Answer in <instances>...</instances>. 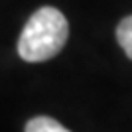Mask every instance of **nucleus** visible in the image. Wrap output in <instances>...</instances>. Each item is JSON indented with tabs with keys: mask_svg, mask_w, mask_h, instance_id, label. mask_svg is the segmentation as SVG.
I'll return each instance as SVG.
<instances>
[{
	"mask_svg": "<svg viewBox=\"0 0 132 132\" xmlns=\"http://www.w3.org/2000/svg\"><path fill=\"white\" fill-rule=\"evenodd\" d=\"M69 38L67 18L53 6H44L32 14L26 22L20 39L18 53L24 61L39 63L59 53Z\"/></svg>",
	"mask_w": 132,
	"mask_h": 132,
	"instance_id": "nucleus-1",
	"label": "nucleus"
},
{
	"mask_svg": "<svg viewBox=\"0 0 132 132\" xmlns=\"http://www.w3.org/2000/svg\"><path fill=\"white\" fill-rule=\"evenodd\" d=\"M24 132H71L65 126H61L57 120L50 118V116H36L26 124Z\"/></svg>",
	"mask_w": 132,
	"mask_h": 132,
	"instance_id": "nucleus-2",
	"label": "nucleus"
},
{
	"mask_svg": "<svg viewBox=\"0 0 132 132\" xmlns=\"http://www.w3.org/2000/svg\"><path fill=\"white\" fill-rule=\"evenodd\" d=\"M116 39L124 50V53L132 59V16H126L120 20L118 28H116Z\"/></svg>",
	"mask_w": 132,
	"mask_h": 132,
	"instance_id": "nucleus-3",
	"label": "nucleus"
}]
</instances>
